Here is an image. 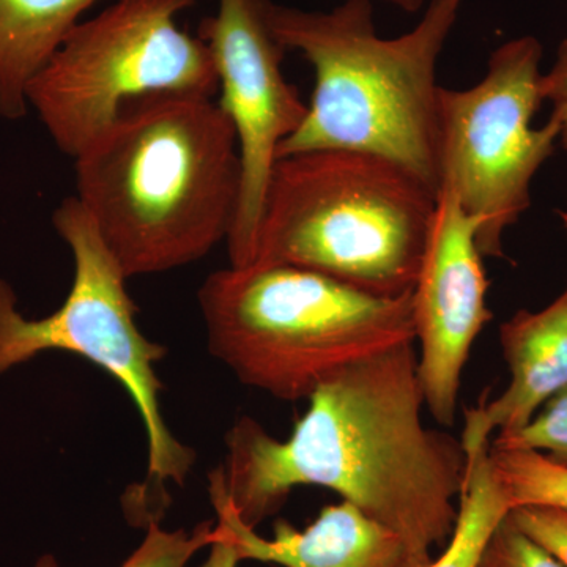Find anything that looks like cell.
I'll use <instances>...</instances> for the list:
<instances>
[{
	"mask_svg": "<svg viewBox=\"0 0 567 567\" xmlns=\"http://www.w3.org/2000/svg\"><path fill=\"white\" fill-rule=\"evenodd\" d=\"M423 406L415 342L372 354L317 386L287 440L237 420L208 492L256 529L295 487L330 488L401 537L413 567H425L456 527L466 456L461 440L425 427Z\"/></svg>",
	"mask_w": 567,
	"mask_h": 567,
	"instance_id": "cell-1",
	"label": "cell"
},
{
	"mask_svg": "<svg viewBox=\"0 0 567 567\" xmlns=\"http://www.w3.org/2000/svg\"><path fill=\"white\" fill-rule=\"evenodd\" d=\"M74 197L133 278L185 267L227 241L240 153L213 99L145 96L74 158Z\"/></svg>",
	"mask_w": 567,
	"mask_h": 567,
	"instance_id": "cell-2",
	"label": "cell"
},
{
	"mask_svg": "<svg viewBox=\"0 0 567 567\" xmlns=\"http://www.w3.org/2000/svg\"><path fill=\"white\" fill-rule=\"evenodd\" d=\"M465 0H431L402 35L377 33L371 0L328 11L265 0L276 40L315 71L303 123L278 158L317 151L369 153L404 167L439 194L440 89L436 66Z\"/></svg>",
	"mask_w": 567,
	"mask_h": 567,
	"instance_id": "cell-3",
	"label": "cell"
},
{
	"mask_svg": "<svg viewBox=\"0 0 567 567\" xmlns=\"http://www.w3.org/2000/svg\"><path fill=\"white\" fill-rule=\"evenodd\" d=\"M435 207L436 193L380 156H282L265 196L254 262L293 265L361 292L404 297L415 289Z\"/></svg>",
	"mask_w": 567,
	"mask_h": 567,
	"instance_id": "cell-4",
	"label": "cell"
},
{
	"mask_svg": "<svg viewBox=\"0 0 567 567\" xmlns=\"http://www.w3.org/2000/svg\"><path fill=\"white\" fill-rule=\"evenodd\" d=\"M197 297L213 357L282 401L309 399L347 365L415 342L412 293L377 297L293 265L215 271Z\"/></svg>",
	"mask_w": 567,
	"mask_h": 567,
	"instance_id": "cell-5",
	"label": "cell"
},
{
	"mask_svg": "<svg viewBox=\"0 0 567 567\" xmlns=\"http://www.w3.org/2000/svg\"><path fill=\"white\" fill-rule=\"evenodd\" d=\"M52 226L69 246L74 274L61 308L43 319L18 309L13 287L0 278V375L52 350L80 354L114 377L134 405L147 434V476L128 494V507L142 522L163 516L166 484H185L196 453L167 427L159 409L163 383L155 364L166 349L141 333L126 275L76 197L52 213Z\"/></svg>",
	"mask_w": 567,
	"mask_h": 567,
	"instance_id": "cell-6",
	"label": "cell"
},
{
	"mask_svg": "<svg viewBox=\"0 0 567 567\" xmlns=\"http://www.w3.org/2000/svg\"><path fill=\"white\" fill-rule=\"evenodd\" d=\"M197 0H117L78 22L29 85V110L55 147L76 158L126 104L153 95L213 99L218 74L207 44L177 25Z\"/></svg>",
	"mask_w": 567,
	"mask_h": 567,
	"instance_id": "cell-7",
	"label": "cell"
},
{
	"mask_svg": "<svg viewBox=\"0 0 567 567\" xmlns=\"http://www.w3.org/2000/svg\"><path fill=\"white\" fill-rule=\"evenodd\" d=\"M543 44L533 35L499 44L483 80L440 89V188L475 219L484 257H503V237L532 207V185L554 155L559 125L533 118L540 95Z\"/></svg>",
	"mask_w": 567,
	"mask_h": 567,
	"instance_id": "cell-8",
	"label": "cell"
},
{
	"mask_svg": "<svg viewBox=\"0 0 567 567\" xmlns=\"http://www.w3.org/2000/svg\"><path fill=\"white\" fill-rule=\"evenodd\" d=\"M197 37L218 74V106L233 123L241 163L240 199L229 238L230 267L256 259L265 196L282 142L303 123L308 103L284 76L286 48L276 40L265 0H218Z\"/></svg>",
	"mask_w": 567,
	"mask_h": 567,
	"instance_id": "cell-9",
	"label": "cell"
},
{
	"mask_svg": "<svg viewBox=\"0 0 567 567\" xmlns=\"http://www.w3.org/2000/svg\"><path fill=\"white\" fill-rule=\"evenodd\" d=\"M477 226L453 193L440 188L427 246L412 292L417 375L436 423L456 420L462 372L477 336L492 319Z\"/></svg>",
	"mask_w": 567,
	"mask_h": 567,
	"instance_id": "cell-10",
	"label": "cell"
},
{
	"mask_svg": "<svg viewBox=\"0 0 567 567\" xmlns=\"http://www.w3.org/2000/svg\"><path fill=\"white\" fill-rule=\"evenodd\" d=\"M499 344L511 371L505 393L465 412L466 458L491 445L492 432L516 434L540 406L567 386V286L547 308L517 311L499 327Z\"/></svg>",
	"mask_w": 567,
	"mask_h": 567,
	"instance_id": "cell-11",
	"label": "cell"
},
{
	"mask_svg": "<svg viewBox=\"0 0 567 567\" xmlns=\"http://www.w3.org/2000/svg\"><path fill=\"white\" fill-rule=\"evenodd\" d=\"M216 522L233 536L241 561L282 567H413L401 537L352 503L324 506L308 528L275 524L271 539L257 535L218 496H210Z\"/></svg>",
	"mask_w": 567,
	"mask_h": 567,
	"instance_id": "cell-12",
	"label": "cell"
},
{
	"mask_svg": "<svg viewBox=\"0 0 567 567\" xmlns=\"http://www.w3.org/2000/svg\"><path fill=\"white\" fill-rule=\"evenodd\" d=\"M100 0H0V118L31 112L29 85Z\"/></svg>",
	"mask_w": 567,
	"mask_h": 567,
	"instance_id": "cell-13",
	"label": "cell"
},
{
	"mask_svg": "<svg viewBox=\"0 0 567 567\" xmlns=\"http://www.w3.org/2000/svg\"><path fill=\"white\" fill-rule=\"evenodd\" d=\"M488 447L466 458L453 536L442 555L425 567H480L488 540L511 513L505 488L492 468Z\"/></svg>",
	"mask_w": 567,
	"mask_h": 567,
	"instance_id": "cell-14",
	"label": "cell"
},
{
	"mask_svg": "<svg viewBox=\"0 0 567 567\" xmlns=\"http://www.w3.org/2000/svg\"><path fill=\"white\" fill-rule=\"evenodd\" d=\"M492 468L505 488L511 511L525 506L567 511V466L532 450L488 447Z\"/></svg>",
	"mask_w": 567,
	"mask_h": 567,
	"instance_id": "cell-15",
	"label": "cell"
},
{
	"mask_svg": "<svg viewBox=\"0 0 567 567\" xmlns=\"http://www.w3.org/2000/svg\"><path fill=\"white\" fill-rule=\"evenodd\" d=\"M147 533L141 546L121 567H186L197 551L210 547L218 537L216 522L205 520L196 528L175 532L159 527V518L145 524ZM33 567H61L52 555H43Z\"/></svg>",
	"mask_w": 567,
	"mask_h": 567,
	"instance_id": "cell-16",
	"label": "cell"
},
{
	"mask_svg": "<svg viewBox=\"0 0 567 567\" xmlns=\"http://www.w3.org/2000/svg\"><path fill=\"white\" fill-rule=\"evenodd\" d=\"M498 450H532L567 466V386L540 406L516 434L496 435L491 442Z\"/></svg>",
	"mask_w": 567,
	"mask_h": 567,
	"instance_id": "cell-17",
	"label": "cell"
},
{
	"mask_svg": "<svg viewBox=\"0 0 567 567\" xmlns=\"http://www.w3.org/2000/svg\"><path fill=\"white\" fill-rule=\"evenodd\" d=\"M480 567H565L513 524L509 514L488 540Z\"/></svg>",
	"mask_w": 567,
	"mask_h": 567,
	"instance_id": "cell-18",
	"label": "cell"
},
{
	"mask_svg": "<svg viewBox=\"0 0 567 567\" xmlns=\"http://www.w3.org/2000/svg\"><path fill=\"white\" fill-rule=\"evenodd\" d=\"M509 518L520 532L567 567V511L558 507L525 506L511 511Z\"/></svg>",
	"mask_w": 567,
	"mask_h": 567,
	"instance_id": "cell-19",
	"label": "cell"
},
{
	"mask_svg": "<svg viewBox=\"0 0 567 567\" xmlns=\"http://www.w3.org/2000/svg\"><path fill=\"white\" fill-rule=\"evenodd\" d=\"M540 95L551 104L550 118L559 125V142L567 152V39L559 43L554 65L540 78Z\"/></svg>",
	"mask_w": 567,
	"mask_h": 567,
	"instance_id": "cell-20",
	"label": "cell"
},
{
	"mask_svg": "<svg viewBox=\"0 0 567 567\" xmlns=\"http://www.w3.org/2000/svg\"><path fill=\"white\" fill-rule=\"evenodd\" d=\"M216 528H218V537L212 544L210 554L200 567H237L241 558L235 547L233 536L219 522H216Z\"/></svg>",
	"mask_w": 567,
	"mask_h": 567,
	"instance_id": "cell-21",
	"label": "cell"
},
{
	"mask_svg": "<svg viewBox=\"0 0 567 567\" xmlns=\"http://www.w3.org/2000/svg\"><path fill=\"white\" fill-rule=\"evenodd\" d=\"M374 2V0H371ZM377 2L386 3V6L394 7V9L404 11V13L413 14L423 9L425 0H377Z\"/></svg>",
	"mask_w": 567,
	"mask_h": 567,
	"instance_id": "cell-22",
	"label": "cell"
},
{
	"mask_svg": "<svg viewBox=\"0 0 567 567\" xmlns=\"http://www.w3.org/2000/svg\"><path fill=\"white\" fill-rule=\"evenodd\" d=\"M558 216H559V219H561L563 229L566 230V235H567V212L559 210Z\"/></svg>",
	"mask_w": 567,
	"mask_h": 567,
	"instance_id": "cell-23",
	"label": "cell"
}]
</instances>
